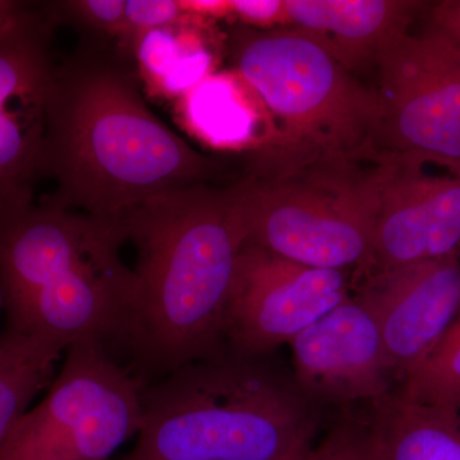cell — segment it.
<instances>
[{
  "label": "cell",
  "instance_id": "cell-2",
  "mask_svg": "<svg viewBox=\"0 0 460 460\" xmlns=\"http://www.w3.org/2000/svg\"><path fill=\"white\" fill-rule=\"evenodd\" d=\"M137 250L138 304L127 339L145 385L226 349L224 313L247 229L237 190L196 184L122 217Z\"/></svg>",
  "mask_w": 460,
  "mask_h": 460
},
{
  "label": "cell",
  "instance_id": "cell-1",
  "mask_svg": "<svg viewBox=\"0 0 460 460\" xmlns=\"http://www.w3.org/2000/svg\"><path fill=\"white\" fill-rule=\"evenodd\" d=\"M127 57L89 41L54 66L40 177L57 187L47 204L120 219L223 172L150 111Z\"/></svg>",
  "mask_w": 460,
  "mask_h": 460
},
{
  "label": "cell",
  "instance_id": "cell-7",
  "mask_svg": "<svg viewBox=\"0 0 460 460\" xmlns=\"http://www.w3.org/2000/svg\"><path fill=\"white\" fill-rule=\"evenodd\" d=\"M47 395L27 411L0 460H109L142 425L145 384L99 341L66 350Z\"/></svg>",
  "mask_w": 460,
  "mask_h": 460
},
{
  "label": "cell",
  "instance_id": "cell-9",
  "mask_svg": "<svg viewBox=\"0 0 460 460\" xmlns=\"http://www.w3.org/2000/svg\"><path fill=\"white\" fill-rule=\"evenodd\" d=\"M349 296L345 271L310 268L246 242L226 298V347L270 354Z\"/></svg>",
  "mask_w": 460,
  "mask_h": 460
},
{
  "label": "cell",
  "instance_id": "cell-10",
  "mask_svg": "<svg viewBox=\"0 0 460 460\" xmlns=\"http://www.w3.org/2000/svg\"><path fill=\"white\" fill-rule=\"evenodd\" d=\"M49 3H31L0 32V202L31 204L40 177L53 78Z\"/></svg>",
  "mask_w": 460,
  "mask_h": 460
},
{
  "label": "cell",
  "instance_id": "cell-17",
  "mask_svg": "<svg viewBox=\"0 0 460 460\" xmlns=\"http://www.w3.org/2000/svg\"><path fill=\"white\" fill-rule=\"evenodd\" d=\"M198 21L184 13L180 22L148 31L133 45L132 57L154 95L180 99L213 75L214 56L196 31Z\"/></svg>",
  "mask_w": 460,
  "mask_h": 460
},
{
  "label": "cell",
  "instance_id": "cell-14",
  "mask_svg": "<svg viewBox=\"0 0 460 460\" xmlns=\"http://www.w3.org/2000/svg\"><path fill=\"white\" fill-rule=\"evenodd\" d=\"M428 3L413 0H284L286 20L356 74L376 65L387 41L408 32Z\"/></svg>",
  "mask_w": 460,
  "mask_h": 460
},
{
  "label": "cell",
  "instance_id": "cell-4",
  "mask_svg": "<svg viewBox=\"0 0 460 460\" xmlns=\"http://www.w3.org/2000/svg\"><path fill=\"white\" fill-rule=\"evenodd\" d=\"M319 405L266 356L226 348L142 389L122 460H284L310 449Z\"/></svg>",
  "mask_w": 460,
  "mask_h": 460
},
{
  "label": "cell",
  "instance_id": "cell-27",
  "mask_svg": "<svg viewBox=\"0 0 460 460\" xmlns=\"http://www.w3.org/2000/svg\"><path fill=\"white\" fill-rule=\"evenodd\" d=\"M311 447L310 449L302 450V452L296 453L295 456H289V458L284 460H308V456H310Z\"/></svg>",
  "mask_w": 460,
  "mask_h": 460
},
{
  "label": "cell",
  "instance_id": "cell-3",
  "mask_svg": "<svg viewBox=\"0 0 460 460\" xmlns=\"http://www.w3.org/2000/svg\"><path fill=\"white\" fill-rule=\"evenodd\" d=\"M120 219L47 204L0 202V293L5 329L54 349L126 343L138 279L123 262Z\"/></svg>",
  "mask_w": 460,
  "mask_h": 460
},
{
  "label": "cell",
  "instance_id": "cell-26",
  "mask_svg": "<svg viewBox=\"0 0 460 460\" xmlns=\"http://www.w3.org/2000/svg\"><path fill=\"white\" fill-rule=\"evenodd\" d=\"M31 3L14 2V0H0V32L7 29L12 23L29 9Z\"/></svg>",
  "mask_w": 460,
  "mask_h": 460
},
{
  "label": "cell",
  "instance_id": "cell-6",
  "mask_svg": "<svg viewBox=\"0 0 460 460\" xmlns=\"http://www.w3.org/2000/svg\"><path fill=\"white\" fill-rule=\"evenodd\" d=\"M233 38L235 72L280 124L263 146L295 157L376 160V91L296 27Z\"/></svg>",
  "mask_w": 460,
  "mask_h": 460
},
{
  "label": "cell",
  "instance_id": "cell-19",
  "mask_svg": "<svg viewBox=\"0 0 460 460\" xmlns=\"http://www.w3.org/2000/svg\"><path fill=\"white\" fill-rule=\"evenodd\" d=\"M394 387L402 398L460 423V314L435 349Z\"/></svg>",
  "mask_w": 460,
  "mask_h": 460
},
{
  "label": "cell",
  "instance_id": "cell-5",
  "mask_svg": "<svg viewBox=\"0 0 460 460\" xmlns=\"http://www.w3.org/2000/svg\"><path fill=\"white\" fill-rule=\"evenodd\" d=\"M362 163L253 151L248 171L234 183L247 242L310 268L367 271L381 163L368 169Z\"/></svg>",
  "mask_w": 460,
  "mask_h": 460
},
{
  "label": "cell",
  "instance_id": "cell-20",
  "mask_svg": "<svg viewBox=\"0 0 460 460\" xmlns=\"http://www.w3.org/2000/svg\"><path fill=\"white\" fill-rule=\"evenodd\" d=\"M50 11L57 25L74 23L95 42L117 40L119 44L126 21L124 0H68L50 2Z\"/></svg>",
  "mask_w": 460,
  "mask_h": 460
},
{
  "label": "cell",
  "instance_id": "cell-15",
  "mask_svg": "<svg viewBox=\"0 0 460 460\" xmlns=\"http://www.w3.org/2000/svg\"><path fill=\"white\" fill-rule=\"evenodd\" d=\"M378 460H460V423L394 389L366 404Z\"/></svg>",
  "mask_w": 460,
  "mask_h": 460
},
{
  "label": "cell",
  "instance_id": "cell-12",
  "mask_svg": "<svg viewBox=\"0 0 460 460\" xmlns=\"http://www.w3.org/2000/svg\"><path fill=\"white\" fill-rule=\"evenodd\" d=\"M380 163L368 272L460 253V177H431L425 165L398 157H380Z\"/></svg>",
  "mask_w": 460,
  "mask_h": 460
},
{
  "label": "cell",
  "instance_id": "cell-16",
  "mask_svg": "<svg viewBox=\"0 0 460 460\" xmlns=\"http://www.w3.org/2000/svg\"><path fill=\"white\" fill-rule=\"evenodd\" d=\"M250 93L237 72L213 74L178 99V115L187 131L211 146L257 148L259 120Z\"/></svg>",
  "mask_w": 460,
  "mask_h": 460
},
{
  "label": "cell",
  "instance_id": "cell-18",
  "mask_svg": "<svg viewBox=\"0 0 460 460\" xmlns=\"http://www.w3.org/2000/svg\"><path fill=\"white\" fill-rule=\"evenodd\" d=\"M59 350L38 339L3 330L0 334V450L30 402L53 381Z\"/></svg>",
  "mask_w": 460,
  "mask_h": 460
},
{
  "label": "cell",
  "instance_id": "cell-8",
  "mask_svg": "<svg viewBox=\"0 0 460 460\" xmlns=\"http://www.w3.org/2000/svg\"><path fill=\"white\" fill-rule=\"evenodd\" d=\"M377 156L460 177V50L431 30L386 42L376 65Z\"/></svg>",
  "mask_w": 460,
  "mask_h": 460
},
{
  "label": "cell",
  "instance_id": "cell-11",
  "mask_svg": "<svg viewBox=\"0 0 460 460\" xmlns=\"http://www.w3.org/2000/svg\"><path fill=\"white\" fill-rule=\"evenodd\" d=\"M289 345L292 376L317 405L370 404L394 389L377 321L358 295L347 296Z\"/></svg>",
  "mask_w": 460,
  "mask_h": 460
},
{
  "label": "cell",
  "instance_id": "cell-23",
  "mask_svg": "<svg viewBox=\"0 0 460 460\" xmlns=\"http://www.w3.org/2000/svg\"><path fill=\"white\" fill-rule=\"evenodd\" d=\"M232 16L247 26L268 27L286 22L284 0H230Z\"/></svg>",
  "mask_w": 460,
  "mask_h": 460
},
{
  "label": "cell",
  "instance_id": "cell-25",
  "mask_svg": "<svg viewBox=\"0 0 460 460\" xmlns=\"http://www.w3.org/2000/svg\"><path fill=\"white\" fill-rule=\"evenodd\" d=\"M181 12L198 18L232 16L230 0H178Z\"/></svg>",
  "mask_w": 460,
  "mask_h": 460
},
{
  "label": "cell",
  "instance_id": "cell-13",
  "mask_svg": "<svg viewBox=\"0 0 460 460\" xmlns=\"http://www.w3.org/2000/svg\"><path fill=\"white\" fill-rule=\"evenodd\" d=\"M380 328L396 380L425 361L460 314V253L371 275L357 293Z\"/></svg>",
  "mask_w": 460,
  "mask_h": 460
},
{
  "label": "cell",
  "instance_id": "cell-24",
  "mask_svg": "<svg viewBox=\"0 0 460 460\" xmlns=\"http://www.w3.org/2000/svg\"><path fill=\"white\" fill-rule=\"evenodd\" d=\"M429 29L460 50V0H444L429 7Z\"/></svg>",
  "mask_w": 460,
  "mask_h": 460
},
{
  "label": "cell",
  "instance_id": "cell-21",
  "mask_svg": "<svg viewBox=\"0 0 460 460\" xmlns=\"http://www.w3.org/2000/svg\"><path fill=\"white\" fill-rule=\"evenodd\" d=\"M308 460H378L365 414L357 416L343 408Z\"/></svg>",
  "mask_w": 460,
  "mask_h": 460
},
{
  "label": "cell",
  "instance_id": "cell-22",
  "mask_svg": "<svg viewBox=\"0 0 460 460\" xmlns=\"http://www.w3.org/2000/svg\"><path fill=\"white\" fill-rule=\"evenodd\" d=\"M183 16L178 0H127L124 31L118 48L131 57L133 45L142 35L174 25Z\"/></svg>",
  "mask_w": 460,
  "mask_h": 460
}]
</instances>
